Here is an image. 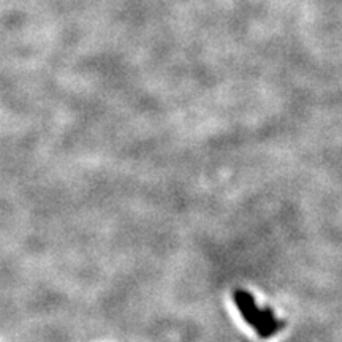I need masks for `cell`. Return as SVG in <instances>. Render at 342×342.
Here are the masks:
<instances>
[{"mask_svg":"<svg viewBox=\"0 0 342 342\" xmlns=\"http://www.w3.org/2000/svg\"><path fill=\"white\" fill-rule=\"evenodd\" d=\"M236 298H238L239 307L242 309V312L246 314L247 319L252 323H255L263 335H270L271 330H273V322H271L270 317H265L262 314H258L257 309L254 307V304H252L250 296L246 295V293H238V296H236Z\"/></svg>","mask_w":342,"mask_h":342,"instance_id":"6da1fadb","label":"cell"}]
</instances>
